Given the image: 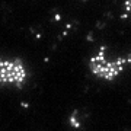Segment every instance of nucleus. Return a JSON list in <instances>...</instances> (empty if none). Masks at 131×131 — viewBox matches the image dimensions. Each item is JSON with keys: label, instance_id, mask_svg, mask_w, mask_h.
<instances>
[{"label": "nucleus", "instance_id": "f257e3e1", "mask_svg": "<svg viewBox=\"0 0 131 131\" xmlns=\"http://www.w3.org/2000/svg\"><path fill=\"white\" fill-rule=\"evenodd\" d=\"M131 67V52L127 54H112L108 51L106 47H101L99 50L89 57L88 69L95 79L111 83L119 79L124 73Z\"/></svg>", "mask_w": 131, "mask_h": 131}, {"label": "nucleus", "instance_id": "f03ea898", "mask_svg": "<svg viewBox=\"0 0 131 131\" xmlns=\"http://www.w3.org/2000/svg\"><path fill=\"white\" fill-rule=\"evenodd\" d=\"M29 77L31 71L25 60L0 54V89H22Z\"/></svg>", "mask_w": 131, "mask_h": 131}, {"label": "nucleus", "instance_id": "7ed1b4c3", "mask_svg": "<svg viewBox=\"0 0 131 131\" xmlns=\"http://www.w3.org/2000/svg\"><path fill=\"white\" fill-rule=\"evenodd\" d=\"M124 9L128 15H131V0H125V3H124Z\"/></svg>", "mask_w": 131, "mask_h": 131}]
</instances>
